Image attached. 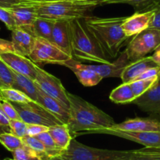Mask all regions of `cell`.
<instances>
[{
    "mask_svg": "<svg viewBox=\"0 0 160 160\" xmlns=\"http://www.w3.org/2000/svg\"><path fill=\"white\" fill-rule=\"evenodd\" d=\"M70 107L67 125L70 133L81 134L84 132L111 128L115 125L114 119L83 98L67 92Z\"/></svg>",
    "mask_w": 160,
    "mask_h": 160,
    "instance_id": "1",
    "label": "cell"
},
{
    "mask_svg": "<svg viewBox=\"0 0 160 160\" xmlns=\"http://www.w3.org/2000/svg\"><path fill=\"white\" fill-rule=\"evenodd\" d=\"M126 17L89 16L84 18L87 28L95 38L102 52L109 61L118 56L120 49L129 39L122 29V24Z\"/></svg>",
    "mask_w": 160,
    "mask_h": 160,
    "instance_id": "2",
    "label": "cell"
},
{
    "mask_svg": "<svg viewBox=\"0 0 160 160\" xmlns=\"http://www.w3.org/2000/svg\"><path fill=\"white\" fill-rule=\"evenodd\" d=\"M31 3L35 9L38 17L53 20L84 19L91 16L92 10L99 6L98 0H56Z\"/></svg>",
    "mask_w": 160,
    "mask_h": 160,
    "instance_id": "3",
    "label": "cell"
},
{
    "mask_svg": "<svg viewBox=\"0 0 160 160\" xmlns=\"http://www.w3.org/2000/svg\"><path fill=\"white\" fill-rule=\"evenodd\" d=\"M73 56L84 61L110 64L88 28L84 19L69 20Z\"/></svg>",
    "mask_w": 160,
    "mask_h": 160,
    "instance_id": "4",
    "label": "cell"
},
{
    "mask_svg": "<svg viewBox=\"0 0 160 160\" xmlns=\"http://www.w3.org/2000/svg\"><path fill=\"white\" fill-rule=\"evenodd\" d=\"M129 151L100 149L84 145L73 138L61 156L67 160H122Z\"/></svg>",
    "mask_w": 160,
    "mask_h": 160,
    "instance_id": "5",
    "label": "cell"
},
{
    "mask_svg": "<svg viewBox=\"0 0 160 160\" xmlns=\"http://www.w3.org/2000/svg\"><path fill=\"white\" fill-rule=\"evenodd\" d=\"M160 49V30L147 28L134 36L125 50L130 62L146 56Z\"/></svg>",
    "mask_w": 160,
    "mask_h": 160,
    "instance_id": "6",
    "label": "cell"
},
{
    "mask_svg": "<svg viewBox=\"0 0 160 160\" xmlns=\"http://www.w3.org/2000/svg\"><path fill=\"white\" fill-rule=\"evenodd\" d=\"M12 104L20 119L27 124H38L47 127L63 124L35 101L31 100L28 103Z\"/></svg>",
    "mask_w": 160,
    "mask_h": 160,
    "instance_id": "7",
    "label": "cell"
},
{
    "mask_svg": "<svg viewBox=\"0 0 160 160\" xmlns=\"http://www.w3.org/2000/svg\"><path fill=\"white\" fill-rule=\"evenodd\" d=\"M28 57L34 64H54L72 58L52 42L41 38H36L34 46Z\"/></svg>",
    "mask_w": 160,
    "mask_h": 160,
    "instance_id": "8",
    "label": "cell"
},
{
    "mask_svg": "<svg viewBox=\"0 0 160 160\" xmlns=\"http://www.w3.org/2000/svg\"><path fill=\"white\" fill-rule=\"evenodd\" d=\"M36 70L37 75L34 82L38 87L47 95L56 99L69 108L70 103L67 97V91L60 80L38 65Z\"/></svg>",
    "mask_w": 160,
    "mask_h": 160,
    "instance_id": "9",
    "label": "cell"
},
{
    "mask_svg": "<svg viewBox=\"0 0 160 160\" xmlns=\"http://www.w3.org/2000/svg\"><path fill=\"white\" fill-rule=\"evenodd\" d=\"M86 133H104V134L112 135V136L134 141L138 144H142L145 147L160 148V131L130 132L106 128L91 130V131L84 132L81 134H86Z\"/></svg>",
    "mask_w": 160,
    "mask_h": 160,
    "instance_id": "10",
    "label": "cell"
},
{
    "mask_svg": "<svg viewBox=\"0 0 160 160\" xmlns=\"http://www.w3.org/2000/svg\"><path fill=\"white\" fill-rule=\"evenodd\" d=\"M0 59L16 73L20 74L34 81L35 80L37 75V65L27 56H22L14 52H9L0 54Z\"/></svg>",
    "mask_w": 160,
    "mask_h": 160,
    "instance_id": "11",
    "label": "cell"
},
{
    "mask_svg": "<svg viewBox=\"0 0 160 160\" xmlns=\"http://www.w3.org/2000/svg\"><path fill=\"white\" fill-rule=\"evenodd\" d=\"M154 10L135 12L133 15L127 17L122 24V29L128 38L135 36L149 28Z\"/></svg>",
    "mask_w": 160,
    "mask_h": 160,
    "instance_id": "12",
    "label": "cell"
},
{
    "mask_svg": "<svg viewBox=\"0 0 160 160\" xmlns=\"http://www.w3.org/2000/svg\"><path fill=\"white\" fill-rule=\"evenodd\" d=\"M132 103L148 114L160 115V75L148 90L137 97Z\"/></svg>",
    "mask_w": 160,
    "mask_h": 160,
    "instance_id": "13",
    "label": "cell"
},
{
    "mask_svg": "<svg viewBox=\"0 0 160 160\" xmlns=\"http://www.w3.org/2000/svg\"><path fill=\"white\" fill-rule=\"evenodd\" d=\"M54 45L73 58L71 34L69 20H56L52 32V41Z\"/></svg>",
    "mask_w": 160,
    "mask_h": 160,
    "instance_id": "14",
    "label": "cell"
},
{
    "mask_svg": "<svg viewBox=\"0 0 160 160\" xmlns=\"http://www.w3.org/2000/svg\"><path fill=\"white\" fill-rule=\"evenodd\" d=\"M58 64L65 66L70 69L76 75L80 83L83 86H87V87L96 86L103 79L102 77L100 76L98 74H97L94 71L88 69L86 67L85 64L75 61L73 58L59 62L58 63Z\"/></svg>",
    "mask_w": 160,
    "mask_h": 160,
    "instance_id": "15",
    "label": "cell"
},
{
    "mask_svg": "<svg viewBox=\"0 0 160 160\" xmlns=\"http://www.w3.org/2000/svg\"><path fill=\"white\" fill-rule=\"evenodd\" d=\"M111 129L130 132L160 131V119L156 118L128 119L120 123H115Z\"/></svg>",
    "mask_w": 160,
    "mask_h": 160,
    "instance_id": "16",
    "label": "cell"
},
{
    "mask_svg": "<svg viewBox=\"0 0 160 160\" xmlns=\"http://www.w3.org/2000/svg\"><path fill=\"white\" fill-rule=\"evenodd\" d=\"M9 9L13 17L17 28H23L34 34L33 24L38 16L35 9L31 3L26 1Z\"/></svg>",
    "mask_w": 160,
    "mask_h": 160,
    "instance_id": "17",
    "label": "cell"
},
{
    "mask_svg": "<svg viewBox=\"0 0 160 160\" xmlns=\"http://www.w3.org/2000/svg\"><path fill=\"white\" fill-rule=\"evenodd\" d=\"M130 63L126 51L120 53L117 61L111 62L110 64H85L86 67L90 70L94 71L97 74L104 78L109 77H118L120 78L124 67Z\"/></svg>",
    "mask_w": 160,
    "mask_h": 160,
    "instance_id": "18",
    "label": "cell"
},
{
    "mask_svg": "<svg viewBox=\"0 0 160 160\" xmlns=\"http://www.w3.org/2000/svg\"><path fill=\"white\" fill-rule=\"evenodd\" d=\"M12 32V43L14 53L29 56L35 44L36 37L32 32L21 28H17Z\"/></svg>",
    "mask_w": 160,
    "mask_h": 160,
    "instance_id": "19",
    "label": "cell"
},
{
    "mask_svg": "<svg viewBox=\"0 0 160 160\" xmlns=\"http://www.w3.org/2000/svg\"><path fill=\"white\" fill-rule=\"evenodd\" d=\"M37 103L43 107L50 114L59 119L62 123L67 124L69 120V108L56 99L41 90L38 87Z\"/></svg>",
    "mask_w": 160,
    "mask_h": 160,
    "instance_id": "20",
    "label": "cell"
},
{
    "mask_svg": "<svg viewBox=\"0 0 160 160\" xmlns=\"http://www.w3.org/2000/svg\"><path fill=\"white\" fill-rule=\"evenodd\" d=\"M159 66L152 60L151 56H146L135 61L130 62L123 70L120 78L123 83H131L145 71Z\"/></svg>",
    "mask_w": 160,
    "mask_h": 160,
    "instance_id": "21",
    "label": "cell"
},
{
    "mask_svg": "<svg viewBox=\"0 0 160 160\" xmlns=\"http://www.w3.org/2000/svg\"><path fill=\"white\" fill-rule=\"evenodd\" d=\"M14 83L12 88L23 93L33 101L37 102L38 89L35 82L20 74L14 72Z\"/></svg>",
    "mask_w": 160,
    "mask_h": 160,
    "instance_id": "22",
    "label": "cell"
},
{
    "mask_svg": "<svg viewBox=\"0 0 160 160\" xmlns=\"http://www.w3.org/2000/svg\"><path fill=\"white\" fill-rule=\"evenodd\" d=\"M48 133L56 145L62 150H66L73 139L67 124H59L48 128Z\"/></svg>",
    "mask_w": 160,
    "mask_h": 160,
    "instance_id": "23",
    "label": "cell"
},
{
    "mask_svg": "<svg viewBox=\"0 0 160 160\" xmlns=\"http://www.w3.org/2000/svg\"><path fill=\"white\" fill-rule=\"evenodd\" d=\"M109 99L116 104L132 103L136 99L130 83H123L110 93Z\"/></svg>",
    "mask_w": 160,
    "mask_h": 160,
    "instance_id": "24",
    "label": "cell"
},
{
    "mask_svg": "<svg viewBox=\"0 0 160 160\" xmlns=\"http://www.w3.org/2000/svg\"><path fill=\"white\" fill-rule=\"evenodd\" d=\"M56 20L37 17L33 24V31L36 38L52 41V32Z\"/></svg>",
    "mask_w": 160,
    "mask_h": 160,
    "instance_id": "25",
    "label": "cell"
},
{
    "mask_svg": "<svg viewBox=\"0 0 160 160\" xmlns=\"http://www.w3.org/2000/svg\"><path fill=\"white\" fill-rule=\"evenodd\" d=\"M156 0H98L99 6L110 4H128L134 8L136 12L152 10Z\"/></svg>",
    "mask_w": 160,
    "mask_h": 160,
    "instance_id": "26",
    "label": "cell"
},
{
    "mask_svg": "<svg viewBox=\"0 0 160 160\" xmlns=\"http://www.w3.org/2000/svg\"><path fill=\"white\" fill-rule=\"evenodd\" d=\"M122 160H160V148L145 147L131 150L128 156Z\"/></svg>",
    "mask_w": 160,
    "mask_h": 160,
    "instance_id": "27",
    "label": "cell"
},
{
    "mask_svg": "<svg viewBox=\"0 0 160 160\" xmlns=\"http://www.w3.org/2000/svg\"><path fill=\"white\" fill-rule=\"evenodd\" d=\"M35 137L38 138V139L43 144L45 149V152H46V154L50 157V158L61 155V154H62L63 150L59 148V147L56 145V143L54 142V141H53V139L52 138V136H50V134L48 133V131L44 132V133H40V134L37 135Z\"/></svg>",
    "mask_w": 160,
    "mask_h": 160,
    "instance_id": "28",
    "label": "cell"
},
{
    "mask_svg": "<svg viewBox=\"0 0 160 160\" xmlns=\"http://www.w3.org/2000/svg\"><path fill=\"white\" fill-rule=\"evenodd\" d=\"M0 97L11 102V103L24 104L28 103L31 100L23 93L20 92V90L14 89V88L0 89Z\"/></svg>",
    "mask_w": 160,
    "mask_h": 160,
    "instance_id": "29",
    "label": "cell"
},
{
    "mask_svg": "<svg viewBox=\"0 0 160 160\" xmlns=\"http://www.w3.org/2000/svg\"><path fill=\"white\" fill-rule=\"evenodd\" d=\"M23 143L29 147L31 150L34 151L42 160H49L50 157L45 152V147H44L43 144L39 141L38 138L35 136H31L26 135L22 138Z\"/></svg>",
    "mask_w": 160,
    "mask_h": 160,
    "instance_id": "30",
    "label": "cell"
},
{
    "mask_svg": "<svg viewBox=\"0 0 160 160\" xmlns=\"http://www.w3.org/2000/svg\"><path fill=\"white\" fill-rule=\"evenodd\" d=\"M13 71L0 59V89L12 88L14 83Z\"/></svg>",
    "mask_w": 160,
    "mask_h": 160,
    "instance_id": "31",
    "label": "cell"
},
{
    "mask_svg": "<svg viewBox=\"0 0 160 160\" xmlns=\"http://www.w3.org/2000/svg\"><path fill=\"white\" fill-rule=\"evenodd\" d=\"M0 144L8 151L12 152L23 145L22 138L18 137L11 133H0Z\"/></svg>",
    "mask_w": 160,
    "mask_h": 160,
    "instance_id": "32",
    "label": "cell"
},
{
    "mask_svg": "<svg viewBox=\"0 0 160 160\" xmlns=\"http://www.w3.org/2000/svg\"><path fill=\"white\" fill-rule=\"evenodd\" d=\"M158 78H148V79H142L136 80L130 83L133 93L134 94L135 97H140L142 94L145 93L147 90L150 89L153 85L157 81Z\"/></svg>",
    "mask_w": 160,
    "mask_h": 160,
    "instance_id": "33",
    "label": "cell"
},
{
    "mask_svg": "<svg viewBox=\"0 0 160 160\" xmlns=\"http://www.w3.org/2000/svg\"><path fill=\"white\" fill-rule=\"evenodd\" d=\"M12 153L14 160H42L34 151L24 144Z\"/></svg>",
    "mask_w": 160,
    "mask_h": 160,
    "instance_id": "34",
    "label": "cell"
},
{
    "mask_svg": "<svg viewBox=\"0 0 160 160\" xmlns=\"http://www.w3.org/2000/svg\"><path fill=\"white\" fill-rule=\"evenodd\" d=\"M27 126H28V124L25 123L21 119L9 120L10 133L20 138H23L27 135Z\"/></svg>",
    "mask_w": 160,
    "mask_h": 160,
    "instance_id": "35",
    "label": "cell"
},
{
    "mask_svg": "<svg viewBox=\"0 0 160 160\" xmlns=\"http://www.w3.org/2000/svg\"><path fill=\"white\" fill-rule=\"evenodd\" d=\"M0 20L5 24L6 28L9 31H12L17 28L13 17H12V13H11L9 9L0 7Z\"/></svg>",
    "mask_w": 160,
    "mask_h": 160,
    "instance_id": "36",
    "label": "cell"
},
{
    "mask_svg": "<svg viewBox=\"0 0 160 160\" xmlns=\"http://www.w3.org/2000/svg\"><path fill=\"white\" fill-rule=\"evenodd\" d=\"M0 108L9 119H20L12 104L0 97Z\"/></svg>",
    "mask_w": 160,
    "mask_h": 160,
    "instance_id": "37",
    "label": "cell"
},
{
    "mask_svg": "<svg viewBox=\"0 0 160 160\" xmlns=\"http://www.w3.org/2000/svg\"><path fill=\"white\" fill-rule=\"evenodd\" d=\"M49 127L38 124H28L27 126V135L31 136H36L40 133L47 132Z\"/></svg>",
    "mask_w": 160,
    "mask_h": 160,
    "instance_id": "38",
    "label": "cell"
},
{
    "mask_svg": "<svg viewBox=\"0 0 160 160\" xmlns=\"http://www.w3.org/2000/svg\"><path fill=\"white\" fill-rule=\"evenodd\" d=\"M9 120L10 119L6 115L0 108V133H10L9 129Z\"/></svg>",
    "mask_w": 160,
    "mask_h": 160,
    "instance_id": "39",
    "label": "cell"
},
{
    "mask_svg": "<svg viewBox=\"0 0 160 160\" xmlns=\"http://www.w3.org/2000/svg\"><path fill=\"white\" fill-rule=\"evenodd\" d=\"M9 52H14L13 45L11 41L0 39V54Z\"/></svg>",
    "mask_w": 160,
    "mask_h": 160,
    "instance_id": "40",
    "label": "cell"
},
{
    "mask_svg": "<svg viewBox=\"0 0 160 160\" xmlns=\"http://www.w3.org/2000/svg\"><path fill=\"white\" fill-rule=\"evenodd\" d=\"M24 0H0V7L5 9H12L21 3H24Z\"/></svg>",
    "mask_w": 160,
    "mask_h": 160,
    "instance_id": "41",
    "label": "cell"
},
{
    "mask_svg": "<svg viewBox=\"0 0 160 160\" xmlns=\"http://www.w3.org/2000/svg\"><path fill=\"white\" fill-rule=\"evenodd\" d=\"M153 10H154V15L152 18L148 28L160 30V9H153Z\"/></svg>",
    "mask_w": 160,
    "mask_h": 160,
    "instance_id": "42",
    "label": "cell"
},
{
    "mask_svg": "<svg viewBox=\"0 0 160 160\" xmlns=\"http://www.w3.org/2000/svg\"><path fill=\"white\" fill-rule=\"evenodd\" d=\"M151 58L157 65L160 66V49L154 52V53L151 56Z\"/></svg>",
    "mask_w": 160,
    "mask_h": 160,
    "instance_id": "43",
    "label": "cell"
},
{
    "mask_svg": "<svg viewBox=\"0 0 160 160\" xmlns=\"http://www.w3.org/2000/svg\"><path fill=\"white\" fill-rule=\"evenodd\" d=\"M153 9H160V0H156L152 10H153Z\"/></svg>",
    "mask_w": 160,
    "mask_h": 160,
    "instance_id": "44",
    "label": "cell"
},
{
    "mask_svg": "<svg viewBox=\"0 0 160 160\" xmlns=\"http://www.w3.org/2000/svg\"><path fill=\"white\" fill-rule=\"evenodd\" d=\"M49 160H67V159H65V158H64L63 157L61 156V155H59V156L52 157V158H50Z\"/></svg>",
    "mask_w": 160,
    "mask_h": 160,
    "instance_id": "45",
    "label": "cell"
},
{
    "mask_svg": "<svg viewBox=\"0 0 160 160\" xmlns=\"http://www.w3.org/2000/svg\"><path fill=\"white\" fill-rule=\"evenodd\" d=\"M24 1L30 2V3H43V2H45L46 0H24Z\"/></svg>",
    "mask_w": 160,
    "mask_h": 160,
    "instance_id": "46",
    "label": "cell"
},
{
    "mask_svg": "<svg viewBox=\"0 0 160 160\" xmlns=\"http://www.w3.org/2000/svg\"><path fill=\"white\" fill-rule=\"evenodd\" d=\"M50 1H56V0H47V1H45V2H50ZM73 1H82V0H73Z\"/></svg>",
    "mask_w": 160,
    "mask_h": 160,
    "instance_id": "47",
    "label": "cell"
},
{
    "mask_svg": "<svg viewBox=\"0 0 160 160\" xmlns=\"http://www.w3.org/2000/svg\"><path fill=\"white\" fill-rule=\"evenodd\" d=\"M2 160H14L13 158H4V159H2Z\"/></svg>",
    "mask_w": 160,
    "mask_h": 160,
    "instance_id": "48",
    "label": "cell"
}]
</instances>
